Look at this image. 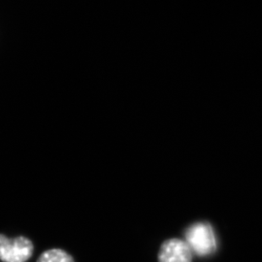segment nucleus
<instances>
[{
    "label": "nucleus",
    "mask_w": 262,
    "mask_h": 262,
    "mask_svg": "<svg viewBox=\"0 0 262 262\" xmlns=\"http://www.w3.org/2000/svg\"><path fill=\"white\" fill-rule=\"evenodd\" d=\"M187 243L193 254L205 257L214 254L217 249V240L214 228L208 223H196L190 225L185 234Z\"/></svg>",
    "instance_id": "obj_1"
},
{
    "label": "nucleus",
    "mask_w": 262,
    "mask_h": 262,
    "mask_svg": "<svg viewBox=\"0 0 262 262\" xmlns=\"http://www.w3.org/2000/svg\"><path fill=\"white\" fill-rule=\"evenodd\" d=\"M32 241L25 236L9 238L0 234V260L2 262H27L32 256Z\"/></svg>",
    "instance_id": "obj_2"
},
{
    "label": "nucleus",
    "mask_w": 262,
    "mask_h": 262,
    "mask_svg": "<svg viewBox=\"0 0 262 262\" xmlns=\"http://www.w3.org/2000/svg\"><path fill=\"white\" fill-rule=\"evenodd\" d=\"M193 253L187 243L180 239L163 242L159 253V262H192Z\"/></svg>",
    "instance_id": "obj_3"
},
{
    "label": "nucleus",
    "mask_w": 262,
    "mask_h": 262,
    "mask_svg": "<svg viewBox=\"0 0 262 262\" xmlns=\"http://www.w3.org/2000/svg\"><path fill=\"white\" fill-rule=\"evenodd\" d=\"M37 262H75L71 254L61 249H51L41 253Z\"/></svg>",
    "instance_id": "obj_4"
}]
</instances>
